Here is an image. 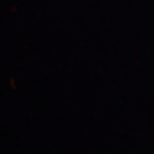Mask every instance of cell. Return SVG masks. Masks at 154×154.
<instances>
[]
</instances>
